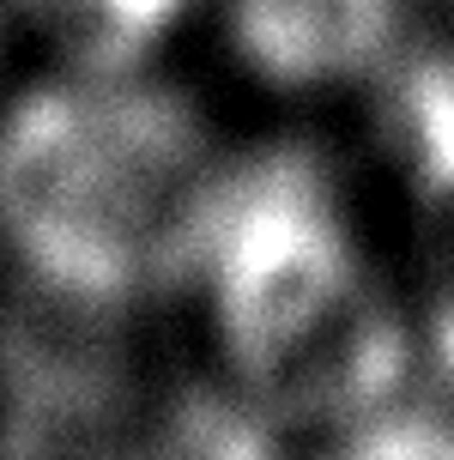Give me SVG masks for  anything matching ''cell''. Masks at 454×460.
I'll list each match as a JSON object with an SVG mask.
<instances>
[{
	"label": "cell",
	"mask_w": 454,
	"mask_h": 460,
	"mask_svg": "<svg viewBox=\"0 0 454 460\" xmlns=\"http://www.w3.org/2000/svg\"><path fill=\"white\" fill-rule=\"evenodd\" d=\"M412 194H418V225H412L406 322L454 376V146L424 158Z\"/></svg>",
	"instance_id": "5"
},
{
	"label": "cell",
	"mask_w": 454,
	"mask_h": 460,
	"mask_svg": "<svg viewBox=\"0 0 454 460\" xmlns=\"http://www.w3.org/2000/svg\"><path fill=\"white\" fill-rule=\"evenodd\" d=\"M6 37H13V6L0 0V55H6Z\"/></svg>",
	"instance_id": "6"
},
{
	"label": "cell",
	"mask_w": 454,
	"mask_h": 460,
	"mask_svg": "<svg viewBox=\"0 0 454 460\" xmlns=\"http://www.w3.org/2000/svg\"><path fill=\"white\" fill-rule=\"evenodd\" d=\"M6 6L13 24L55 55V67L134 73L176 43L182 24L206 0H6Z\"/></svg>",
	"instance_id": "4"
},
{
	"label": "cell",
	"mask_w": 454,
	"mask_h": 460,
	"mask_svg": "<svg viewBox=\"0 0 454 460\" xmlns=\"http://www.w3.org/2000/svg\"><path fill=\"white\" fill-rule=\"evenodd\" d=\"M225 345L261 388H358L412 322L382 297L358 236L303 170H225L200 273Z\"/></svg>",
	"instance_id": "2"
},
{
	"label": "cell",
	"mask_w": 454,
	"mask_h": 460,
	"mask_svg": "<svg viewBox=\"0 0 454 460\" xmlns=\"http://www.w3.org/2000/svg\"><path fill=\"white\" fill-rule=\"evenodd\" d=\"M225 164L206 115L158 67H55L0 115V243L85 309L200 273Z\"/></svg>",
	"instance_id": "1"
},
{
	"label": "cell",
	"mask_w": 454,
	"mask_h": 460,
	"mask_svg": "<svg viewBox=\"0 0 454 460\" xmlns=\"http://www.w3.org/2000/svg\"><path fill=\"white\" fill-rule=\"evenodd\" d=\"M230 61L279 97H352L394 73L412 0H218Z\"/></svg>",
	"instance_id": "3"
}]
</instances>
